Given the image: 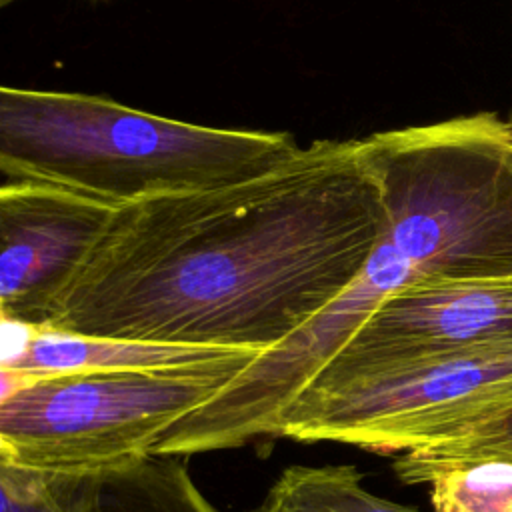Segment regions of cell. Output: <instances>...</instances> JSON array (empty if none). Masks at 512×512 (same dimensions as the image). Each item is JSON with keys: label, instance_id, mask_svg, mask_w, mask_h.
<instances>
[{"label": "cell", "instance_id": "1", "mask_svg": "<svg viewBox=\"0 0 512 512\" xmlns=\"http://www.w3.org/2000/svg\"><path fill=\"white\" fill-rule=\"evenodd\" d=\"M380 228L362 138L316 140L260 176L116 208L44 324L266 352L358 278Z\"/></svg>", "mask_w": 512, "mask_h": 512}, {"label": "cell", "instance_id": "2", "mask_svg": "<svg viewBox=\"0 0 512 512\" xmlns=\"http://www.w3.org/2000/svg\"><path fill=\"white\" fill-rule=\"evenodd\" d=\"M378 242L344 300L368 316L424 280L512 274V124L474 112L362 138Z\"/></svg>", "mask_w": 512, "mask_h": 512}, {"label": "cell", "instance_id": "3", "mask_svg": "<svg viewBox=\"0 0 512 512\" xmlns=\"http://www.w3.org/2000/svg\"><path fill=\"white\" fill-rule=\"evenodd\" d=\"M298 152L286 132L192 124L82 92L0 88L4 180L54 184L112 208L242 182Z\"/></svg>", "mask_w": 512, "mask_h": 512}, {"label": "cell", "instance_id": "4", "mask_svg": "<svg viewBox=\"0 0 512 512\" xmlns=\"http://www.w3.org/2000/svg\"><path fill=\"white\" fill-rule=\"evenodd\" d=\"M236 372H2L0 464L90 472L152 454L162 434Z\"/></svg>", "mask_w": 512, "mask_h": 512}, {"label": "cell", "instance_id": "5", "mask_svg": "<svg viewBox=\"0 0 512 512\" xmlns=\"http://www.w3.org/2000/svg\"><path fill=\"white\" fill-rule=\"evenodd\" d=\"M512 402V352L326 364L288 404L278 436L404 454Z\"/></svg>", "mask_w": 512, "mask_h": 512}, {"label": "cell", "instance_id": "6", "mask_svg": "<svg viewBox=\"0 0 512 512\" xmlns=\"http://www.w3.org/2000/svg\"><path fill=\"white\" fill-rule=\"evenodd\" d=\"M476 350L512 352V274L410 284L384 298L328 364Z\"/></svg>", "mask_w": 512, "mask_h": 512}, {"label": "cell", "instance_id": "7", "mask_svg": "<svg viewBox=\"0 0 512 512\" xmlns=\"http://www.w3.org/2000/svg\"><path fill=\"white\" fill-rule=\"evenodd\" d=\"M114 210L54 184L4 180L0 186V316L44 324Z\"/></svg>", "mask_w": 512, "mask_h": 512}, {"label": "cell", "instance_id": "8", "mask_svg": "<svg viewBox=\"0 0 512 512\" xmlns=\"http://www.w3.org/2000/svg\"><path fill=\"white\" fill-rule=\"evenodd\" d=\"M260 354V350L252 348L106 338L60 330L48 324H30L22 352L0 368L18 376L90 370L240 374Z\"/></svg>", "mask_w": 512, "mask_h": 512}, {"label": "cell", "instance_id": "9", "mask_svg": "<svg viewBox=\"0 0 512 512\" xmlns=\"http://www.w3.org/2000/svg\"><path fill=\"white\" fill-rule=\"evenodd\" d=\"M180 458L146 454L90 472H42L38 512H220Z\"/></svg>", "mask_w": 512, "mask_h": 512}, {"label": "cell", "instance_id": "10", "mask_svg": "<svg viewBox=\"0 0 512 512\" xmlns=\"http://www.w3.org/2000/svg\"><path fill=\"white\" fill-rule=\"evenodd\" d=\"M248 512H420L370 492L352 464H294Z\"/></svg>", "mask_w": 512, "mask_h": 512}, {"label": "cell", "instance_id": "11", "mask_svg": "<svg viewBox=\"0 0 512 512\" xmlns=\"http://www.w3.org/2000/svg\"><path fill=\"white\" fill-rule=\"evenodd\" d=\"M480 458L512 460V402L476 416L436 442L396 456L392 468L404 484H428L440 470Z\"/></svg>", "mask_w": 512, "mask_h": 512}, {"label": "cell", "instance_id": "12", "mask_svg": "<svg viewBox=\"0 0 512 512\" xmlns=\"http://www.w3.org/2000/svg\"><path fill=\"white\" fill-rule=\"evenodd\" d=\"M428 486L434 512H512V460L506 458L454 464Z\"/></svg>", "mask_w": 512, "mask_h": 512}, {"label": "cell", "instance_id": "13", "mask_svg": "<svg viewBox=\"0 0 512 512\" xmlns=\"http://www.w3.org/2000/svg\"><path fill=\"white\" fill-rule=\"evenodd\" d=\"M10 2H14V0H0V6H8Z\"/></svg>", "mask_w": 512, "mask_h": 512}, {"label": "cell", "instance_id": "14", "mask_svg": "<svg viewBox=\"0 0 512 512\" xmlns=\"http://www.w3.org/2000/svg\"><path fill=\"white\" fill-rule=\"evenodd\" d=\"M510 124H512V118H510Z\"/></svg>", "mask_w": 512, "mask_h": 512}]
</instances>
